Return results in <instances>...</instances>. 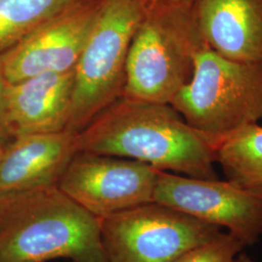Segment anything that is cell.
Listing matches in <instances>:
<instances>
[{
	"instance_id": "cell-1",
	"label": "cell",
	"mask_w": 262,
	"mask_h": 262,
	"mask_svg": "<svg viewBox=\"0 0 262 262\" xmlns=\"http://www.w3.org/2000/svg\"><path fill=\"white\" fill-rule=\"evenodd\" d=\"M77 147L191 178L219 179L214 146L171 104L121 96L78 132Z\"/></svg>"
},
{
	"instance_id": "cell-2",
	"label": "cell",
	"mask_w": 262,
	"mask_h": 262,
	"mask_svg": "<svg viewBox=\"0 0 262 262\" xmlns=\"http://www.w3.org/2000/svg\"><path fill=\"white\" fill-rule=\"evenodd\" d=\"M108 262L101 219L57 185L0 196V261Z\"/></svg>"
},
{
	"instance_id": "cell-3",
	"label": "cell",
	"mask_w": 262,
	"mask_h": 262,
	"mask_svg": "<svg viewBox=\"0 0 262 262\" xmlns=\"http://www.w3.org/2000/svg\"><path fill=\"white\" fill-rule=\"evenodd\" d=\"M205 46L193 3L146 6L128 50L122 96L170 104L191 80Z\"/></svg>"
},
{
	"instance_id": "cell-4",
	"label": "cell",
	"mask_w": 262,
	"mask_h": 262,
	"mask_svg": "<svg viewBox=\"0 0 262 262\" xmlns=\"http://www.w3.org/2000/svg\"><path fill=\"white\" fill-rule=\"evenodd\" d=\"M170 104L214 148L262 121V61L228 59L205 46L194 72Z\"/></svg>"
},
{
	"instance_id": "cell-5",
	"label": "cell",
	"mask_w": 262,
	"mask_h": 262,
	"mask_svg": "<svg viewBox=\"0 0 262 262\" xmlns=\"http://www.w3.org/2000/svg\"><path fill=\"white\" fill-rule=\"evenodd\" d=\"M144 13L142 0H101L74 69L68 130L80 132L98 113L122 96L128 50Z\"/></svg>"
},
{
	"instance_id": "cell-6",
	"label": "cell",
	"mask_w": 262,
	"mask_h": 262,
	"mask_svg": "<svg viewBox=\"0 0 262 262\" xmlns=\"http://www.w3.org/2000/svg\"><path fill=\"white\" fill-rule=\"evenodd\" d=\"M221 227L150 202L101 219L108 262H173Z\"/></svg>"
},
{
	"instance_id": "cell-7",
	"label": "cell",
	"mask_w": 262,
	"mask_h": 262,
	"mask_svg": "<svg viewBox=\"0 0 262 262\" xmlns=\"http://www.w3.org/2000/svg\"><path fill=\"white\" fill-rule=\"evenodd\" d=\"M159 171L134 159L79 151L57 187L102 219L154 202Z\"/></svg>"
},
{
	"instance_id": "cell-8",
	"label": "cell",
	"mask_w": 262,
	"mask_h": 262,
	"mask_svg": "<svg viewBox=\"0 0 262 262\" xmlns=\"http://www.w3.org/2000/svg\"><path fill=\"white\" fill-rule=\"evenodd\" d=\"M154 202L225 227L245 246L257 242L262 236V198L228 181L191 178L159 170Z\"/></svg>"
},
{
	"instance_id": "cell-9",
	"label": "cell",
	"mask_w": 262,
	"mask_h": 262,
	"mask_svg": "<svg viewBox=\"0 0 262 262\" xmlns=\"http://www.w3.org/2000/svg\"><path fill=\"white\" fill-rule=\"evenodd\" d=\"M101 0H75L41 24L0 56L8 84L33 76L75 69L90 36Z\"/></svg>"
},
{
	"instance_id": "cell-10",
	"label": "cell",
	"mask_w": 262,
	"mask_h": 262,
	"mask_svg": "<svg viewBox=\"0 0 262 262\" xmlns=\"http://www.w3.org/2000/svg\"><path fill=\"white\" fill-rule=\"evenodd\" d=\"M77 132L12 138L0 154V196L57 185L78 151Z\"/></svg>"
},
{
	"instance_id": "cell-11",
	"label": "cell",
	"mask_w": 262,
	"mask_h": 262,
	"mask_svg": "<svg viewBox=\"0 0 262 262\" xmlns=\"http://www.w3.org/2000/svg\"><path fill=\"white\" fill-rule=\"evenodd\" d=\"M74 70L50 72L8 84L5 122L11 139L66 130L71 118Z\"/></svg>"
},
{
	"instance_id": "cell-12",
	"label": "cell",
	"mask_w": 262,
	"mask_h": 262,
	"mask_svg": "<svg viewBox=\"0 0 262 262\" xmlns=\"http://www.w3.org/2000/svg\"><path fill=\"white\" fill-rule=\"evenodd\" d=\"M193 10L208 47L235 61H262V0H195Z\"/></svg>"
},
{
	"instance_id": "cell-13",
	"label": "cell",
	"mask_w": 262,
	"mask_h": 262,
	"mask_svg": "<svg viewBox=\"0 0 262 262\" xmlns=\"http://www.w3.org/2000/svg\"><path fill=\"white\" fill-rule=\"evenodd\" d=\"M215 161L226 181L262 198V126L251 124L215 148Z\"/></svg>"
},
{
	"instance_id": "cell-14",
	"label": "cell",
	"mask_w": 262,
	"mask_h": 262,
	"mask_svg": "<svg viewBox=\"0 0 262 262\" xmlns=\"http://www.w3.org/2000/svg\"><path fill=\"white\" fill-rule=\"evenodd\" d=\"M75 0H0V56Z\"/></svg>"
},
{
	"instance_id": "cell-15",
	"label": "cell",
	"mask_w": 262,
	"mask_h": 262,
	"mask_svg": "<svg viewBox=\"0 0 262 262\" xmlns=\"http://www.w3.org/2000/svg\"><path fill=\"white\" fill-rule=\"evenodd\" d=\"M244 247L246 246L243 242L234 235L221 231L212 239L191 248L173 262H232Z\"/></svg>"
},
{
	"instance_id": "cell-16",
	"label": "cell",
	"mask_w": 262,
	"mask_h": 262,
	"mask_svg": "<svg viewBox=\"0 0 262 262\" xmlns=\"http://www.w3.org/2000/svg\"><path fill=\"white\" fill-rule=\"evenodd\" d=\"M7 85L8 83L6 82L4 76L2 74L0 66V143L4 145L11 140L5 122V97Z\"/></svg>"
},
{
	"instance_id": "cell-17",
	"label": "cell",
	"mask_w": 262,
	"mask_h": 262,
	"mask_svg": "<svg viewBox=\"0 0 262 262\" xmlns=\"http://www.w3.org/2000/svg\"><path fill=\"white\" fill-rule=\"evenodd\" d=\"M195 0H142L143 4L146 6L150 5H182V4H192Z\"/></svg>"
},
{
	"instance_id": "cell-18",
	"label": "cell",
	"mask_w": 262,
	"mask_h": 262,
	"mask_svg": "<svg viewBox=\"0 0 262 262\" xmlns=\"http://www.w3.org/2000/svg\"><path fill=\"white\" fill-rule=\"evenodd\" d=\"M232 262H254L251 257L246 254H238Z\"/></svg>"
},
{
	"instance_id": "cell-19",
	"label": "cell",
	"mask_w": 262,
	"mask_h": 262,
	"mask_svg": "<svg viewBox=\"0 0 262 262\" xmlns=\"http://www.w3.org/2000/svg\"><path fill=\"white\" fill-rule=\"evenodd\" d=\"M3 147H4V144L0 143V154H1V151H2V149H3Z\"/></svg>"
},
{
	"instance_id": "cell-20",
	"label": "cell",
	"mask_w": 262,
	"mask_h": 262,
	"mask_svg": "<svg viewBox=\"0 0 262 262\" xmlns=\"http://www.w3.org/2000/svg\"><path fill=\"white\" fill-rule=\"evenodd\" d=\"M0 262H1V261H0Z\"/></svg>"
}]
</instances>
